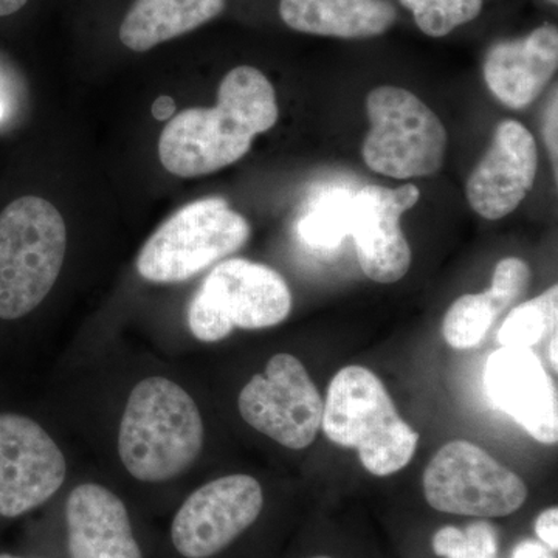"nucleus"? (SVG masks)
<instances>
[{"instance_id": "f257e3e1", "label": "nucleus", "mask_w": 558, "mask_h": 558, "mask_svg": "<svg viewBox=\"0 0 558 558\" xmlns=\"http://www.w3.org/2000/svg\"><path fill=\"white\" fill-rule=\"evenodd\" d=\"M279 116L277 92L259 69L234 68L219 84L215 108L182 110L165 126L159 157L178 178L213 174L236 163L256 135L271 130Z\"/></svg>"}, {"instance_id": "f03ea898", "label": "nucleus", "mask_w": 558, "mask_h": 558, "mask_svg": "<svg viewBox=\"0 0 558 558\" xmlns=\"http://www.w3.org/2000/svg\"><path fill=\"white\" fill-rule=\"evenodd\" d=\"M204 421L196 402L165 377L138 381L121 417L119 454L124 469L142 483L178 478L199 458Z\"/></svg>"}, {"instance_id": "7ed1b4c3", "label": "nucleus", "mask_w": 558, "mask_h": 558, "mask_svg": "<svg viewBox=\"0 0 558 558\" xmlns=\"http://www.w3.org/2000/svg\"><path fill=\"white\" fill-rule=\"evenodd\" d=\"M326 438L359 451L363 468L389 476L416 453L417 432L399 416L379 377L363 366L340 369L328 388L322 418Z\"/></svg>"}, {"instance_id": "20e7f679", "label": "nucleus", "mask_w": 558, "mask_h": 558, "mask_svg": "<svg viewBox=\"0 0 558 558\" xmlns=\"http://www.w3.org/2000/svg\"><path fill=\"white\" fill-rule=\"evenodd\" d=\"M68 229L54 205L22 196L0 213V319L31 314L60 277Z\"/></svg>"}, {"instance_id": "39448f33", "label": "nucleus", "mask_w": 558, "mask_h": 558, "mask_svg": "<svg viewBox=\"0 0 558 558\" xmlns=\"http://www.w3.org/2000/svg\"><path fill=\"white\" fill-rule=\"evenodd\" d=\"M250 233L247 219L226 199L191 202L150 234L138 253V274L159 284L186 281L242 248Z\"/></svg>"}, {"instance_id": "423d86ee", "label": "nucleus", "mask_w": 558, "mask_h": 558, "mask_svg": "<svg viewBox=\"0 0 558 558\" xmlns=\"http://www.w3.org/2000/svg\"><path fill=\"white\" fill-rule=\"evenodd\" d=\"M290 311L292 293L277 270L248 259H227L209 271L191 300L189 326L197 340L216 343L236 328H274Z\"/></svg>"}, {"instance_id": "0eeeda50", "label": "nucleus", "mask_w": 558, "mask_h": 558, "mask_svg": "<svg viewBox=\"0 0 558 558\" xmlns=\"http://www.w3.org/2000/svg\"><path fill=\"white\" fill-rule=\"evenodd\" d=\"M371 130L362 156L371 171L392 179L428 178L442 168L446 126L410 90L380 86L366 97Z\"/></svg>"}, {"instance_id": "6e6552de", "label": "nucleus", "mask_w": 558, "mask_h": 558, "mask_svg": "<svg viewBox=\"0 0 558 558\" xmlns=\"http://www.w3.org/2000/svg\"><path fill=\"white\" fill-rule=\"evenodd\" d=\"M424 495L433 509L450 515L502 519L526 502L527 487L487 451L451 440L425 469Z\"/></svg>"}, {"instance_id": "1a4fd4ad", "label": "nucleus", "mask_w": 558, "mask_h": 558, "mask_svg": "<svg viewBox=\"0 0 558 558\" xmlns=\"http://www.w3.org/2000/svg\"><path fill=\"white\" fill-rule=\"evenodd\" d=\"M238 407L250 427L282 447L303 450L317 438L325 402L303 363L277 354L242 388Z\"/></svg>"}, {"instance_id": "9d476101", "label": "nucleus", "mask_w": 558, "mask_h": 558, "mask_svg": "<svg viewBox=\"0 0 558 558\" xmlns=\"http://www.w3.org/2000/svg\"><path fill=\"white\" fill-rule=\"evenodd\" d=\"M264 490L250 475H229L204 484L180 505L170 542L179 558H215L259 520Z\"/></svg>"}, {"instance_id": "9b49d317", "label": "nucleus", "mask_w": 558, "mask_h": 558, "mask_svg": "<svg viewBox=\"0 0 558 558\" xmlns=\"http://www.w3.org/2000/svg\"><path fill=\"white\" fill-rule=\"evenodd\" d=\"M65 475L64 454L38 422L0 414V517L17 519L46 505Z\"/></svg>"}, {"instance_id": "f8f14e48", "label": "nucleus", "mask_w": 558, "mask_h": 558, "mask_svg": "<svg viewBox=\"0 0 558 558\" xmlns=\"http://www.w3.org/2000/svg\"><path fill=\"white\" fill-rule=\"evenodd\" d=\"M418 197L421 191L414 183L395 190L368 185L354 194L351 236L360 267L373 281L391 284L410 270L413 255L400 219Z\"/></svg>"}, {"instance_id": "ddd939ff", "label": "nucleus", "mask_w": 558, "mask_h": 558, "mask_svg": "<svg viewBox=\"0 0 558 558\" xmlns=\"http://www.w3.org/2000/svg\"><path fill=\"white\" fill-rule=\"evenodd\" d=\"M492 402L542 444H557L558 398L553 377L531 348H499L487 360Z\"/></svg>"}, {"instance_id": "4468645a", "label": "nucleus", "mask_w": 558, "mask_h": 558, "mask_svg": "<svg viewBox=\"0 0 558 558\" xmlns=\"http://www.w3.org/2000/svg\"><path fill=\"white\" fill-rule=\"evenodd\" d=\"M537 171L538 148L534 135L520 121H501L490 148L465 185L470 207L484 219L506 218L527 196Z\"/></svg>"}, {"instance_id": "2eb2a0df", "label": "nucleus", "mask_w": 558, "mask_h": 558, "mask_svg": "<svg viewBox=\"0 0 558 558\" xmlns=\"http://www.w3.org/2000/svg\"><path fill=\"white\" fill-rule=\"evenodd\" d=\"M69 558H145L130 510L119 495L100 484H80L64 508Z\"/></svg>"}, {"instance_id": "dca6fc26", "label": "nucleus", "mask_w": 558, "mask_h": 558, "mask_svg": "<svg viewBox=\"0 0 558 558\" xmlns=\"http://www.w3.org/2000/svg\"><path fill=\"white\" fill-rule=\"evenodd\" d=\"M557 68L558 31L546 24L524 38L495 44L484 61V80L498 101L519 110L537 100Z\"/></svg>"}, {"instance_id": "f3484780", "label": "nucleus", "mask_w": 558, "mask_h": 558, "mask_svg": "<svg viewBox=\"0 0 558 558\" xmlns=\"http://www.w3.org/2000/svg\"><path fill=\"white\" fill-rule=\"evenodd\" d=\"M279 16L306 35L369 39L395 25L398 10L389 0H279Z\"/></svg>"}, {"instance_id": "a211bd4d", "label": "nucleus", "mask_w": 558, "mask_h": 558, "mask_svg": "<svg viewBox=\"0 0 558 558\" xmlns=\"http://www.w3.org/2000/svg\"><path fill=\"white\" fill-rule=\"evenodd\" d=\"M227 0H131L117 38L124 49L146 53L215 21Z\"/></svg>"}, {"instance_id": "6ab92c4d", "label": "nucleus", "mask_w": 558, "mask_h": 558, "mask_svg": "<svg viewBox=\"0 0 558 558\" xmlns=\"http://www.w3.org/2000/svg\"><path fill=\"white\" fill-rule=\"evenodd\" d=\"M506 310L509 307L490 289L459 296L444 317V339L454 349L478 347L495 319Z\"/></svg>"}, {"instance_id": "aec40b11", "label": "nucleus", "mask_w": 558, "mask_h": 558, "mask_svg": "<svg viewBox=\"0 0 558 558\" xmlns=\"http://www.w3.org/2000/svg\"><path fill=\"white\" fill-rule=\"evenodd\" d=\"M352 199L349 191L336 190L312 202L299 223L301 241L312 248L332 250L351 236Z\"/></svg>"}, {"instance_id": "412c9836", "label": "nucleus", "mask_w": 558, "mask_h": 558, "mask_svg": "<svg viewBox=\"0 0 558 558\" xmlns=\"http://www.w3.org/2000/svg\"><path fill=\"white\" fill-rule=\"evenodd\" d=\"M558 288L512 310L498 330V343L505 348H532L545 336L557 332Z\"/></svg>"}, {"instance_id": "4be33fe9", "label": "nucleus", "mask_w": 558, "mask_h": 558, "mask_svg": "<svg viewBox=\"0 0 558 558\" xmlns=\"http://www.w3.org/2000/svg\"><path fill=\"white\" fill-rule=\"evenodd\" d=\"M413 13L422 33L444 38L454 28L480 16L483 0H400Z\"/></svg>"}, {"instance_id": "5701e85b", "label": "nucleus", "mask_w": 558, "mask_h": 558, "mask_svg": "<svg viewBox=\"0 0 558 558\" xmlns=\"http://www.w3.org/2000/svg\"><path fill=\"white\" fill-rule=\"evenodd\" d=\"M529 281L531 269L527 264L520 258H506L495 267L490 290L510 307L526 292Z\"/></svg>"}, {"instance_id": "b1692460", "label": "nucleus", "mask_w": 558, "mask_h": 558, "mask_svg": "<svg viewBox=\"0 0 558 558\" xmlns=\"http://www.w3.org/2000/svg\"><path fill=\"white\" fill-rule=\"evenodd\" d=\"M535 534L539 543L548 546L550 550L557 553L558 550V509L556 506L543 510L539 513L537 521H535Z\"/></svg>"}, {"instance_id": "393cba45", "label": "nucleus", "mask_w": 558, "mask_h": 558, "mask_svg": "<svg viewBox=\"0 0 558 558\" xmlns=\"http://www.w3.org/2000/svg\"><path fill=\"white\" fill-rule=\"evenodd\" d=\"M557 90L554 92L553 100L549 101L545 117V142L548 146L550 159L557 165Z\"/></svg>"}, {"instance_id": "a878e982", "label": "nucleus", "mask_w": 558, "mask_h": 558, "mask_svg": "<svg viewBox=\"0 0 558 558\" xmlns=\"http://www.w3.org/2000/svg\"><path fill=\"white\" fill-rule=\"evenodd\" d=\"M512 558H557V556L543 543L523 539L513 548Z\"/></svg>"}, {"instance_id": "bb28decb", "label": "nucleus", "mask_w": 558, "mask_h": 558, "mask_svg": "<svg viewBox=\"0 0 558 558\" xmlns=\"http://www.w3.org/2000/svg\"><path fill=\"white\" fill-rule=\"evenodd\" d=\"M31 3V0H0V20L16 16Z\"/></svg>"}, {"instance_id": "cd10ccee", "label": "nucleus", "mask_w": 558, "mask_h": 558, "mask_svg": "<svg viewBox=\"0 0 558 558\" xmlns=\"http://www.w3.org/2000/svg\"><path fill=\"white\" fill-rule=\"evenodd\" d=\"M557 341H558V336L556 332V333H554L553 341H550V349H549L550 363H553L554 371H556V373L558 371Z\"/></svg>"}, {"instance_id": "c85d7f7f", "label": "nucleus", "mask_w": 558, "mask_h": 558, "mask_svg": "<svg viewBox=\"0 0 558 558\" xmlns=\"http://www.w3.org/2000/svg\"><path fill=\"white\" fill-rule=\"evenodd\" d=\"M0 558H22V557L11 556V554H0Z\"/></svg>"}, {"instance_id": "c756f323", "label": "nucleus", "mask_w": 558, "mask_h": 558, "mask_svg": "<svg viewBox=\"0 0 558 558\" xmlns=\"http://www.w3.org/2000/svg\"><path fill=\"white\" fill-rule=\"evenodd\" d=\"M549 3H553V5H557L558 0H548Z\"/></svg>"}, {"instance_id": "7c9ffc66", "label": "nucleus", "mask_w": 558, "mask_h": 558, "mask_svg": "<svg viewBox=\"0 0 558 558\" xmlns=\"http://www.w3.org/2000/svg\"><path fill=\"white\" fill-rule=\"evenodd\" d=\"M311 558H332V557H328V556H315V557H311Z\"/></svg>"}, {"instance_id": "2f4dec72", "label": "nucleus", "mask_w": 558, "mask_h": 558, "mask_svg": "<svg viewBox=\"0 0 558 558\" xmlns=\"http://www.w3.org/2000/svg\"><path fill=\"white\" fill-rule=\"evenodd\" d=\"M0 117H2V105H0Z\"/></svg>"}]
</instances>
